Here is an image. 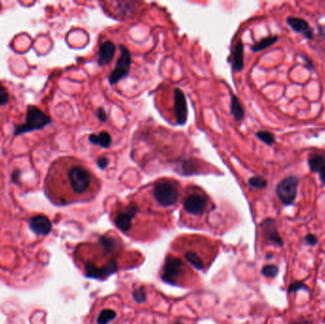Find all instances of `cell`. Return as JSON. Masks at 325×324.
Instances as JSON below:
<instances>
[{"label":"cell","instance_id":"cell-1","mask_svg":"<svg viewBox=\"0 0 325 324\" xmlns=\"http://www.w3.org/2000/svg\"><path fill=\"white\" fill-rule=\"evenodd\" d=\"M98 185L95 176L87 167L74 159L61 158L49 170L46 192L52 200L67 203L92 197Z\"/></svg>","mask_w":325,"mask_h":324},{"label":"cell","instance_id":"cell-2","mask_svg":"<svg viewBox=\"0 0 325 324\" xmlns=\"http://www.w3.org/2000/svg\"><path fill=\"white\" fill-rule=\"evenodd\" d=\"M177 240L174 248L198 270L206 269L217 254L216 244L206 238L186 236Z\"/></svg>","mask_w":325,"mask_h":324},{"label":"cell","instance_id":"cell-3","mask_svg":"<svg viewBox=\"0 0 325 324\" xmlns=\"http://www.w3.org/2000/svg\"><path fill=\"white\" fill-rule=\"evenodd\" d=\"M191 269L182 260L175 256L169 255L166 259V262L162 271V279L167 283L183 285L192 279Z\"/></svg>","mask_w":325,"mask_h":324},{"label":"cell","instance_id":"cell-4","mask_svg":"<svg viewBox=\"0 0 325 324\" xmlns=\"http://www.w3.org/2000/svg\"><path fill=\"white\" fill-rule=\"evenodd\" d=\"M152 196L160 206L172 207L180 197L179 184L171 180H160L153 185Z\"/></svg>","mask_w":325,"mask_h":324},{"label":"cell","instance_id":"cell-5","mask_svg":"<svg viewBox=\"0 0 325 324\" xmlns=\"http://www.w3.org/2000/svg\"><path fill=\"white\" fill-rule=\"evenodd\" d=\"M209 205L210 201L207 195L196 188L186 193L183 201V209L185 214L196 219L202 218V216L209 209Z\"/></svg>","mask_w":325,"mask_h":324},{"label":"cell","instance_id":"cell-6","mask_svg":"<svg viewBox=\"0 0 325 324\" xmlns=\"http://www.w3.org/2000/svg\"><path fill=\"white\" fill-rule=\"evenodd\" d=\"M51 123V118L41 112L39 109L34 105L28 106L27 111L26 122L16 128L15 135L23 134L26 132H33L35 130L43 129L47 125Z\"/></svg>","mask_w":325,"mask_h":324},{"label":"cell","instance_id":"cell-7","mask_svg":"<svg viewBox=\"0 0 325 324\" xmlns=\"http://www.w3.org/2000/svg\"><path fill=\"white\" fill-rule=\"evenodd\" d=\"M137 207L133 204L125 205L118 208L114 214L115 226L124 233H129L132 230L133 221L137 215Z\"/></svg>","mask_w":325,"mask_h":324},{"label":"cell","instance_id":"cell-8","mask_svg":"<svg viewBox=\"0 0 325 324\" xmlns=\"http://www.w3.org/2000/svg\"><path fill=\"white\" fill-rule=\"evenodd\" d=\"M298 185L299 179L295 176L287 177L278 184L276 193L282 203L291 204L295 201L298 192Z\"/></svg>","mask_w":325,"mask_h":324},{"label":"cell","instance_id":"cell-9","mask_svg":"<svg viewBox=\"0 0 325 324\" xmlns=\"http://www.w3.org/2000/svg\"><path fill=\"white\" fill-rule=\"evenodd\" d=\"M120 50H121V56L117 62L115 70L112 72L110 76V82L113 85L119 82L125 76H127L132 65V55L130 51L124 46L120 47Z\"/></svg>","mask_w":325,"mask_h":324},{"label":"cell","instance_id":"cell-10","mask_svg":"<svg viewBox=\"0 0 325 324\" xmlns=\"http://www.w3.org/2000/svg\"><path fill=\"white\" fill-rule=\"evenodd\" d=\"M173 112L176 122L184 125L187 120V106L184 92L180 88H175L173 96Z\"/></svg>","mask_w":325,"mask_h":324},{"label":"cell","instance_id":"cell-11","mask_svg":"<svg viewBox=\"0 0 325 324\" xmlns=\"http://www.w3.org/2000/svg\"><path fill=\"white\" fill-rule=\"evenodd\" d=\"M31 229L38 235H46L52 229L50 220L45 216H35L30 221Z\"/></svg>","mask_w":325,"mask_h":324},{"label":"cell","instance_id":"cell-12","mask_svg":"<svg viewBox=\"0 0 325 324\" xmlns=\"http://www.w3.org/2000/svg\"><path fill=\"white\" fill-rule=\"evenodd\" d=\"M115 44L111 41H105L103 44L100 46L99 52H98V62L100 65L105 66L113 60L115 56Z\"/></svg>","mask_w":325,"mask_h":324},{"label":"cell","instance_id":"cell-13","mask_svg":"<svg viewBox=\"0 0 325 324\" xmlns=\"http://www.w3.org/2000/svg\"><path fill=\"white\" fill-rule=\"evenodd\" d=\"M287 23L288 25L296 32L301 35H304L308 39H311L313 36V32L309 28L307 21L304 19L298 18H287Z\"/></svg>","mask_w":325,"mask_h":324},{"label":"cell","instance_id":"cell-14","mask_svg":"<svg viewBox=\"0 0 325 324\" xmlns=\"http://www.w3.org/2000/svg\"><path fill=\"white\" fill-rule=\"evenodd\" d=\"M262 227H263L264 235H265L267 240L274 242L275 244H278L279 246H282L281 237L279 236L272 220L264 221Z\"/></svg>","mask_w":325,"mask_h":324},{"label":"cell","instance_id":"cell-15","mask_svg":"<svg viewBox=\"0 0 325 324\" xmlns=\"http://www.w3.org/2000/svg\"><path fill=\"white\" fill-rule=\"evenodd\" d=\"M233 67L236 70H241L244 68V45L239 40L235 46L233 53Z\"/></svg>","mask_w":325,"mask_h":324},{"label":"cell","instance_id":"cell-16","mask_svg":"<svg viewBox=\"0 0 325 324\" xmlns=\"http://www.w3.org/2000/svg\"><path fill=\"white\" fill-rule=\"evenodd\" d=\"M89 142L102 148H109L112 143V137L107 132H102L99 134H91L89 136Z\"/></svg>","mask_w":325,"mask_h":324},{"label":"cell","instance_id":"cell-17","mask_svg":"<svg viewBox=\"0 0 325 324\" xmlns=\"http://www.w3.org/2000/svg\"><path fill=\"white\" fill-rule=\"evenodd\" d=\"M308 164H309V167H310L311 171L318 172L324 167L325 157L320 154L312 155L308 160Z\"/></svg>","mask_w":325,"mask_h":324},{"label":"cell","instance_id":"cell-18","mask_svg":"<svg viewBox=\"0 0 325 324\" xmlns=\"http://www.w3.org/2000/svg\"><path fill=\"white\" fill-rule=\"evenodd\" d=\"M117 316V314L113 309H104L100 312L97 317V324H109L114 321Z\"/></svg>","mask_w":325,"mask_h":324},{"label":"cell","instance_id":"cell-19","mask_svg":"<svg viewBox=\"0 0 325 324\" xmlns=\"http://www.w3.org/2000/svg\"><path fill=\"white\" fill-rule=\"evenodd\" d=\"M231 113L237 121H241L244 118V114H245L244 109L241 105V103L239 102L237 97L234 95L231 99Z\"/></svg>","mask_w":325,"mask_h":324},{"label":"cell","instance_id":"cell-20","mask_svg":"<svg viewBox=\"0 0 325 324\" xmlns=\"http://www.w3.org/2000/svg\"><path fill=\"white\" fill-rule=\"evenodd\" d=\"M278 40V36H270V37H265L264 39H262L260 42H258L257 44L253 46V51L254 52H260L263 51L264 49L272 46L275 44Z\"/></svg>","mask_w":325,"mask_h":324},{"label":"cell","instance_id":"cell-21","mask_svg":"<svg viewBox=\"0 0 325 324\" xmlns=\"http://www.w3.org/2000/svg\"><path fill=\"white\" fill-rule=\"evenodd\" d=\"M257 137L268 146H272L273 144L275 143V137L270 132H259L257 133Z\"/></svg>","mask_w":325,"mask_h":324},{"label":"cell","instance_id":"cell-22","mask_svg":"<svg viewBox=\"0 0 325 324\" xmlns=\"http://www.w3.org/2000/svg\"><path fill=\"white\" fill-rule=\"evenodd\" d=\"M249 184L252 186V187H255V188H264L266 185H267V183L266 181L264 180L263 177H260V176H255V177H252L249 179Z\"/></svg>","mask_w":325,"mask_h":324},{"label":"cell","instance_id":"cell-23","mask_svg":"<svg viewBox=\"0 0 325 324\" xmlns=\"http://www.w3.org/2000/svg\"><path fill=\"white\" fill-rule=\"evenodd\" d=\"M263 275L267 277V278H274L277 276L278 272H279V268L276 266V265H273V264H268V265H265L264 268H263Z\"/></svg>","mask_w":325,"mask_h":324},{"label":"cell","instance_id":"cell-24","mask_svg":"<svg viewBox=\"0 0 325 324\" xmlns=\"http://www.w3.org/2000/svg\"><path fill=\"white\" fill-rule=\"evenodd\" d=\"M9 101V94L2 85H0V105H6Z\"/></svg>","mask_w":325,"mask_h":324},{"label":"cell","instance_id":"cell-25","mask_svg":"<svg viewBox=\"0 0 325 324\" xmlns=\"http://www.w3.org/2000/svg\"><path fill=\"white\" fill-rule=\"evenodd\" d=\"M134 298L137 300V301H144L146 299V292L144 291L143 288H139L138 290H136L134 292Z\"/></svg>","mask_w":325,"mask_h":324},{"label":"cell","instance_id":"cell-26","mask_svg":"<svg viewBox=\"0 0 325 324\" xmlns=\"http://www.w3.org/2000/svg\"><path fill=\"white\" fill-rule=\"evenodd\" d=\"M97 165H98V167H100V168H103L104 169L109 165V161L105 158H100L97 161Z\"/></svg>","mask_w":325,"mask_h":324},{"label":"cell","instance_id":"cell-27","mask_svg":"<svg viewBox=\"0 0 325 324\" xmlns=\"http://www.w3.org/2000/svg\"><path fill=\"white\" fill-rule=\"evenodd\" d=\"M98 117L102 122H104L106 120V114H105V111L103 109L98 110Z\"/></svg>","mask_w":325,"mask_h":324},{"label":"cell","instance_id":"cell-28","mask_svg":"<svg viewBox=\"0 0 325 324\" xmlns=\"http://www.w3.org/2000/svg\"><path fill=\"white\" fill-rule=\"evenodd\" d=\"M302 287H304V284H302V283H300V282L294 283V284H292V285H291L290 292L294 291V290H298L299 288H302Z\"/></svg>","mask_w":325,"mask_h":324},{"label":"cell","instance_id":"cell-29","mask_svg":"<svg viewBox=\"0 0 325 324\" xmlns=\"http://www.w3.org/2000/svg\"><path fill=\"white\" fill-rule=\"evenodd\" d=\"M305 239L310 245H315L316 243V237H314L313 235H308Z\"/></svg>","mask_w":325,"mask_h":324},{"label":"cell","instance_id":"cell-30","mask_svg":"<svg viewBox=\"0 0 325 324\" xmlns=\"http://www.w3.org/2000/svg\"><path fill=\"white\" fill-rule=\"evenodd\" d=\"M319 176H320V180L325 184V166L320 171H319Z\"/></svg>","mask_w":325,"mask_h":324},{"label":"cell","instance_id":"cell-31","mask_svg":"<svg viewBox=\"0 0 325 324\" xmlns=\"http://www.w3.org/2000/svg\"><path fill=\"white\" fill-rule=\"evenodd\" d=\"M175 324H182V323H181V322H176Z\"/></svg>","mask_w":325,"mask_h":324}]
</instances>
